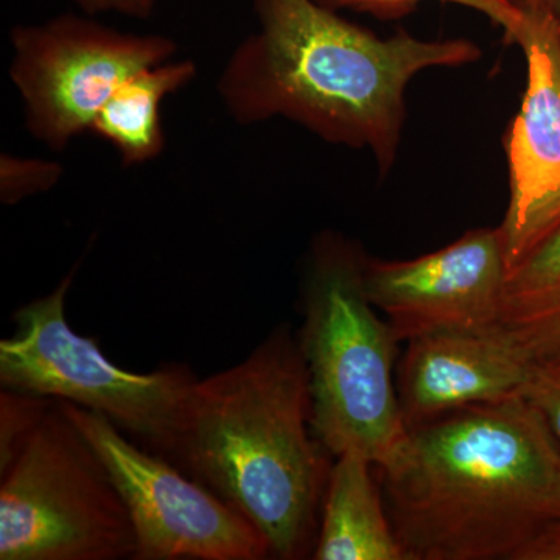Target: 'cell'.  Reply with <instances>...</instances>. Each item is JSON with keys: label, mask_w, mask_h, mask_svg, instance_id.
<instances>
[{"label": "cell", "mask_w": 560, "mask_h": 560, "mask_svg": "<svg viewBox=\"0 0 560 560\" xmlns=\"http://www.w3.org/2000/svg\"><path fill=\"white\" fill-rule=\"evenodd\" d=\"M254 10L259 27L217 81L228 114L241 125L282 117L326 142L368 149L382 178L396 164L411 80L482 55L464 38H378L318 0H254Z\"/></svg>", "instance_id": "obj_1"}, {"label": "cell", "mask_w": 560, "mask_h": 560, "mask_svg": "<svg viewBox=\"0 0 560 560\" xmlns=\"http://www.w3.org/2000/svg\"><path fill=\"white\" fill-rule=\"evenodd\" d=\"M375 471L408 560H511L558 517L559 441L522 394L416 427Z\"/></svg>", "instance_id": "obj_2"}, {"label": "cell", "mask_w": 560, "mask_h": 560, "mask_svg": "<svg viewBox=\"0 0 560 560\" xmlns=\"http://www.w3.org/2000/svg\"><path fill=\"white\" fill-rule=\"evenodd\" d=\"M312 429L311 381L298 338L276 327L241 363L191 390L171 463L230 503L271 558H308L331 464Z\"/></svg>", "instance_id": "obj_3"}, {"label": "cell", "mask_w": 560, "mask_h": 560, "mask_svg": "<svg viewBox=\"0 0 560 560\" xmlns=\"http://www.w3.org/2000/svg\"><path fill=\"white\" fill-rule=\"evenodd\" d=\"M366 254L335 231L312 243L302 279L298 335L308 371L312 429L334 458L355 453L383 467L410 430L401 416L397 338L364 287Z\"/></svg>", "instance_id": "obj_4"}, {"label": "cell", "mask_w": 560, "mask_h": 560, "mask_svg": "<svg viewBox=\"0 0 560 560\" xmlns=\"http://www.w3.org/2000/svg\"><path fill=\"white\" fill-rule=\"evenodd\" d=\"M77 271L79 265L49 294L14 312L16 329L0 341V385L105 416L147 451L171 459L200 378L180 363L145 374L124 370L97 341L77 334L66 318Z\"/></svg>", "instance_id": "obj_5"}, {"label": "cell", "mask_w": 560, "mask_h": 560, "mask_svg": "<svg viewBox=\"0 0 560 560\" xmlns=\"http://www.w3.org/2000/svg\"><path fill=\"white\" fill-rule=\"evenodd\" d=\"M0 480V560L135 558L119 490L58 400Z\"/></svg>", "instance_id": "obj_6"}, {"label": "cell", "mask_w": 560, "mask_h": 560, "mask_svg": "<svg viewBox=\"0 0 560 560\" xmlns=\"http://www.w3.org/2000/svg\"><path fill=\"white\" fill-rule=\"evenodd\" d=\"M10 40V77L24 102L25 127L54 151L91 131L125 80L178 50L168 36L119 32L90 14L18 25Z\"/></svg>", "instance_id": "obj_7"}, {"label": "cell", "mask_w": 560, "mask_h": 560, "mask_svg": "<svg viewBox=\"0 0 560 560\" xmlns=\"http://www.w3.org/2000/svg\"><path fill=\"white\" fill-rule=\"evenodd\" d=\"M101 456L136 536L135 560H264L268 541L230 503L164 456L147 451L105 416L60 401Z\"/></svg>", "instance_id": "obj_8"}, {"label": "cell", "mask_w": 560, "mask_h": 560, "mask_svg": "<svg viewBox=\"0 0 560 560\" xmlns=\"http://www.w3.org/2000/svg\"><path fill=\"white\" fill-rule=\"evenodd\" d=\"M508 268L501 228H478L412 260H364V287L397 341L501 323Z\"/></svg>", "instance_id": "obj_9"}, {"label": "cell", "mask_w": 560, "mask_h": 560, "mask_svg": "<svg viewBox=\"0 0 560 560\" xmlns=\"http://www.w3.org/2000/svg\"><path fill=\"white\" fill-rule=\"evenodd\" d=\"M515 44L526 60L522 108L508 132V268L560 230V35L558 16L530 13Z\"/></svg>", "instance_id": "obj_10"}, {"label": "cell", "mask_w": 560, "mask_h": 560, "mask_svg": "<svg viewBox=\"0 0 560 560\" xmlns=\"http://www.w3.org/2000/svg\"><path fill=\"white\" fill-rule=\"evenodd\" d=\"M536 360L503 324L444 330L408 341L397 396L408 430L471 405L518 396Z\"/></svg>", "instance_id": "obj_11"}, {"label": "cell", "mask_w": 560, "mask_h": 560, "mask_svg": "<svg viewBox=\"0 0 560 560\" xmlns=\"http://www.w3.org/2000/svg\"><path fill=\"white\" fill-rule=\"evenodd\" d=\"M372 470L355 453L335 458L312 559L408 560Z\"/></svg>", "instance_id": "obj_12"}, {"label": "cell", "mask_w": 560, "mask_h": 560, "mask_svg": "<svg viewBox=\"0 0 560 560\" xmlns=\"http://www.w3.org/2000/svg\"><path fill=\"white\" fill-rule=\"evenodd\" d=\"M197 73L191 60H168L139 70L113 92L91 131L114 147L125 167L156 160L165 147L162 103L197 79Z\"/></svg>", "instance_id": "obj_13"}, {"label": "cell", "mask_w": 560, "mask_h": 560, "mask_svg": "<svg viewBox=\"0 0 560 560\" xmlns=\"http://www.w3.org/2000/svg\"><path fill=\"white\" fill-rule=\"evenodd\" d=\"M501 324L534 360L560 363V230L510 271Z\"/></svg>", "instance_id": "obj_14"}, {"label": "cell", "mask_w": 560, "mask_h": 560, "mask_svg": "<svg viewBox=\"0 0 560 560\" xmlns=\"http://www.w3.org/2000/svg\"><path fill=\"white\" fill-rule=\"evenodd\" d=\"M318 2L331 10L366 11L382 20H394L411 13L419 3L427 0H318ZM438 2L455 3V5H463L485 14L489 21L501 27L510 43H515L529 16V11L523 7L521 0H438Z\"/></svg>", "instance_id": "obj_15"}, {"label": "cell", "mask_w": 560, "mask_h": 560, "mask_svg": "<svg viewBox=\"0 0 560 560\" xmlns=\"http://www.w3.org/2000/svg\"><path fill=\"white\" fill-rule=\"evenodd\" d=\"M54 399L2 388L0 394V475L18 458L28 438L49 412Z\"/></svg>", "instance_id": "obj_16"}, {"label": "cell", "mask_w": 560, "mask_h": 560, "mask_svg": "<svg viewBox=\"0 0 560 560\" xmlns=\"http://www.w3.org/2000/svg\"><path fill=\"white\" fill-rule=\"evenodd\" d=\"M60 162L39 158L14 156L2 153L0 156V201L14 206L25 198L49 191L60 183Z\"/></svg>", "instance_id": "obj_17"}, {"label": "cell", "mask_w": 560, "mask_h": 560, "mask_svg": "<svg viewBox=\"0 0 560 560\" xmlns=\"http://www.w3.org/2000/svg\"><path fill=\"white\" fill-rule=\"evenodd\" d=\"M522 396L544 416L560 442V363L536 361Z\"/></svg>", "instance_id": "obj_18"}, {"label": "cell", "mask_w": 560, "mask_h": 560, "mask_svg": "<svg viewBox=\"0 0 560 560\" xmlns=\"http://www.w3.org/2000/svg\"><path fill=\"white\" fill-rule=\"evenodd\" d=\"M511 560H560V517L539 526Z\"/></svg>", "instance_id": "obj_19"}, {"label": "cell", "mask_w": 560, "mask_h": 560, "mask_svg": "<svg viewBox=\"0 0 560 560\" xmlns=\"http://www.w3.org/2000/svg\"><path fill=\"white\" fill-rule=\"evenodd\" d=\"M84 14L119 13L121 16L145 18L153 14L160 0H73Z\"/></svg>", "instance_id": "obj_20"}, {"label": "cell", "mask_w": 560, "mask_h": 560, "mask_svg": "<svg viewBox=\"0 0 560 560\" xmlns=\"http://www.w3.org/2000/svg\"><path fill=\"white\" fill-rule=\"evenodd\" d=\"M523 7L530 13L558 16L560 0H522Z\"/></svg>", "instance_id": "obj_21"}, {"label": "cell", "mask_w": 560, "mask_h": 560, "mask_svg": "<svg viewBox=\"0 0 560 560\" xmlns=\"http://www.w3.org/2000/svg\"><path fill=\"white\" fill-rule=\"evenodd\" d=\"M556 508H558V517H560V478L558 486V500H556Z\"/></svg>", "instance_id": "obj_22"}, {"label": "cell", "mask_w": 560, "mask_h": 560, "mask_svg": "<svg viewBox=\"0 0 560 560\" xmlns=\"http://www.w3.org/2000/svg\"><path fill=\"white\" fill-rule=\"evenodd\" d=\"M558 22H559V35H560V7H559V14H558Z\"/></svg>", "instance_id": "obj_23"}, {"label": "cell", "mask_w": 560, "mask_h": 560, "mask_svg": "<svg viewBox=\"0 0 560 560\" xmlns=\"http://www.w3.org/2000/svg\"><path fill=\"white\" fill-rule=\"evenodd\" d=\"M521 2H522V0H521Z\"/></svg>", "instance_id": "obj_24"}]
</instances>
